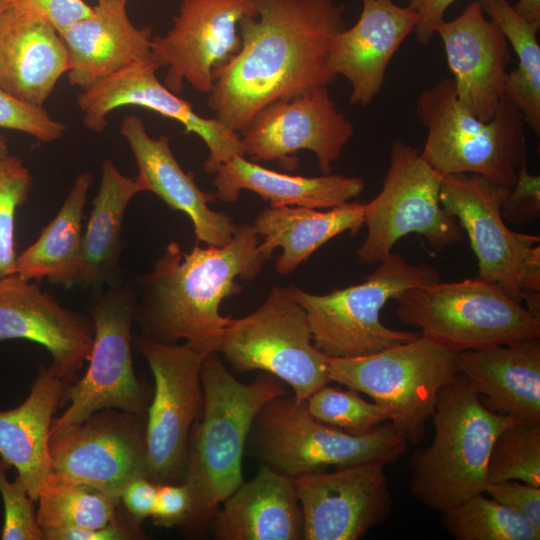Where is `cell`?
I'll return each instance as SVG.
<instances>
[{"label":"cell","mask_w":540,"mask_h":540,"mask_svg":"<svg viewBox=\"0 0 540 540\" xmlns=\"http://www.w3.org/2000/svg\"><path fill=\"white\" fill-rule=\"evenodd\" d=\"M344 11L334 0H253L239 51L213 73L215 117L241 135L268 104L333 83L328 52Z\"/></svg>","instance_id":"6da1fadb"},{"label":"cell","mask_w":540,"mask_h":540,"mask_svg":"<svg viewBox=\"0 0 540 540\" xmlns=\"http://www.w3.org/2000/svg\"><path fill=\"white\" fill-rule=\"evenodd\" d=\"M258 245L259 236L247 223L238 225L223 247L195 244L185 252L170 241L152 271L132 284L134 320L142 334L164 343L182 339L204 354L216 351L232 319L221 315L222 301L242 291L236 279H254L266 261Z\"/></svg>","instance_id":"7a4b0ae2"},{"label":"cell","mask_w":540,"mask_h":540,"mask_svg":"<svg viewBox=\"0 0 540 540\" xmlns=\"http://www.w3.org/2000/svg\"><path fill=\"white\" fill-rule=\"evenodd\" d=\"M200 377L203 410L189 434L183 479L191 507L182 526L191 534L205 532L244 482L242 458L252 423L264 404L286 394L285 383L268 373L250 384L238 381L216 351L205 356Z\"/></svg>","instance_id":"3957f363"},{"label":"cell","mask_w":540,"mask_h":540,"mask_svg":"<svg viewBox=\"0 0 540 540\" xmlns=\"http://www.w3.org/2000/svg\"><path fill=\"white\" fill-rule=\"evenodd\" d=\"M431 417L434 438L412 454L409 492L442 514L485 492L493 444L516 421L487 408L458 373L439 391Z\"/></svg>","instance_id":"277c9868"},{"label":"cell","mask_w":540,"mask_h":540,"mask_svg":"<svg viewBox=\"0 0 540 540\" xmlns=\"http://www.w3.org/2000/svg\"><path fill=\"white\" fill-rule=\"evenodd\" d=\"M416 113L427 129L421 154L440 175L477 174L511 188L526 159L525 121L505 96L493 118L481 121L458 101L453 80L421 91Z\"/></svg>","instance_id":"5b68a950"},{"label":"cell","mask_w":540,"mask_h":540,"mask_svg":"<svg viewBox=\"0 0 540 540\" xmlns=\"http://www.w3.org/2000/svg\"><path fill=\"white\" fill-rule=\"evenodd\" d=\"M440 281L430 264H411L391 253L364 281L326 294L289 289L305 310L315 348L328 358H352L378 353L412 341L420 332L388 328L380 321L385 304L404 291Z\"/></svg>","instance_id":"8992f818"},{"label":"cell","mask_w":540,"mask_h":540,"mask_svg":"<svg viewBox=\"0 0 540 540\" xmlns=\"http://www.w3.org/2000/svg\"><path fill=\"white\" fill-rule=\"evenodd\" d=\"M249 449L262 465L289 478L364 462L385 465L400 459L408 443L391 424L352 435L313 418L294 395L269 400L257 413Z\"/></svg>","instance_id":"52a82bcc"},{"label":"cell","mask_w":540,"mask_h":540,"mask_svg":"<svg viewBox=\"0 0 540 540\" xmlns=\"http://www.w3.org/2000/svg\"><path fill=\"white\" fill-rule=\"evenodd\" d=\"M457 353L420 334L375 354L328 358V375L373 398L387 411L393 429L415 445L424 439L439 391L457 374Z\"/></svg>","instance_id":"ba28073f"},{"label":"cell","mask_w":540,"mask_h":540,"mask_svg":"<svg viewBox=\"0 0 540 540\" xmlns=\"http://www.w3.org/2000/svg\"><path fill=\"white\" fill-rule=\"evenodd\" d=\"M395 300L402 323L457 352L540 338V317L479 276L414 287Z\"/></svg>","instance_id":"9c48e42d"},{"label":"cell","mask_w":540,"mask_h":540,"mask_svg":"<svg viewBox=\"0 0 540 540\" xmlns=\"http://www.w3.org/2000/svg\"><path fill=\"white\" fill-rule=\"evenodd\" d=\"M509 189L477 174L448 175L440 202L468 236L478 276L540 317V237L506 225L501 204Z\"/></svg>","instance_id":"30bf717a"},{"label":"cell","mask_w":540,"mask_h":540,"mask_svg":"<svg viewBox=\"0 0 540 540\" xmlns=\"http://www.w3.org/2000/svg\"><path fill=\"white\" fill-rule=\"evenodd\" d=\"M216 352L236 372L261 370L279 378L299 400L332 382L328 357L315 348L307 314L289 286L272 287L258 309L231 319Z\"/></svg>","instance_id":"8fae6325"},{"label":"cell","mask_w":540,"mask_h":540,"mask_svg":"<svg viewBox=\"0 0 540 540\" xmlns=\"http://www.w3.org/2000/svg\"><path fill=\"white\" fill-rule=\"evenodd\" d=\"M442 180L420 149L394 141L381 191L364 204L367 235L356 252L359 262L379 263L410 233L422 236L436 252L461 242L463 229L440 202Z\"/></svg>","instance_id":"7c38bea8"},{"label":"cell","mask_w":540,"mask_h":540,"mask_svg":"<svg viewBox=\"0 0 540 540\" xmlns=\"http://www.w3.org/2000/svg\"><path fill=\"white\" fill-rule=\"evenodd\" d=\"M135 297L133 285L94 290L89 315L94 340L83 377L64 392L68 408L53 418L50 433L82 422L103 409H119L146 418V392L134 372L131 346Z\"/></svg>","instance_id":"4fadbf2b"},{"label":"cell","mask_w":540,"mask_h":540,"mask_svg":"<svg viewBox=\"0 0 540 540\" xmlns=\"http://www.w3.org/2000/svg\"><path fill=\"white\" fill-rule=\"evenodd\" d=\"M132 344L147 361L154 379L145 443L149 479L157 484L184 479L189 434L203 410L200 377L204 354L187 343H164L143 334Z\"/></svg>","instance_id":"5bb4252c"},{"label":"cell","mask_w":540,"mask_h":540,"mask_svg":"<svg viewBox=\"0 0 540 540\" xmlns=\"http://www.w3.org/2000/svg\"><path fill=\"white\" fill-rule=\"evenodd\" d=\"M145 418L103 409L50 433L52 474L118 497L135 478L148 477Z\"/></svg>","instance_id":"9a60e30c"},{"label":"cell","mask_w":540,"mask_h":540,"mask_svg":"<svg viewBox=\"0 0 540 540\" xmlns=\"http://www.w3.org/2000/svg\"><path fill=\"white\" fill-rule=\"evenodd\" d=\"M354 134L353 124L339 111L327 86L276 100L261 109L242 132L244 156L253 162L279 161L293 169L292 156L314 153L323 174H329Z\"/></svg>","instance_id":"2e32d148"},{"label":"cell","mask_w":540,"mask_h":540,"mask_svg":"<svg viewBox=\"0 0 540 540\" xmlns=\"http://www.w3.org/2000/svg\"><path fill=\"white\" fill-rule=\"evenodd\" d=\"M253 0H181L171 28L153 36L151 58L166 67L164 85L175 94L190 84L209 94L214 71L240 49L239 22Z\"/></svg>","instance_id":"e0dca14e"},{"label":"cell","mask_w":540,"mask_h":540,"mask_svg":"<svg viewBox=\"0 0 540 540\" xmlns=\"http://www.w3.org/2000/svg\"><path fill=\"white\" fill-rule=\"evenodd\" d=\"M382 462H364L292 478L303 540H357L383 523L392 496Z\"/></svg>","instance_id":"ac0fdd59"},{"label":"cell","mask_w":540,"mask_h":540,"mask_svg":"<svg viewBox=\"0 0 540 540\" xmlns=\"http://www.w3.org/2000/svg\"><path fill=\"white\" fill-rule=\"evenodd\" d=\"M151 59L134 63L90 86L77 96L83 125L94 132L105 130L110 112L122 106H140L181 123L186 133L199 136L209 150L203 169L215 174L234 156H244L241 135L216 117L197 114L190 102L169 90L157 78ZM245 157V156H244Z\"/></svg>","instance_id":"d6986e66"},{"label":"cell","mask_w":540,"mask_h":540,"mask_svg":"<svg viewBox=\"0 0 540 540\" xmlns=\"http://www.w3.org/2000/svg\"><path fill=\"white\" fill-rule=\"evenodd\" d=\"M22 339L43 346L56 374L71 384L91 355L90 316L63 307L36 283L11 275L0 279V341Z\"/></svg>","instance_id":"ffe728a7"},{"label":"cell","mask_w":540,"mask_h":540,"mask_svg":"<svg viewBox=\"0 0 540 540\" xmlns=\"http://www.w3.org/2000/svg\"><path fill=\"white\" fill-rule=\"evenodd\" d=\"M441 38L459 103L481 121L491 120L504 97L511 56L498 26L473 1L435 30Z\"/></svg>","instance_id":"44dd1931"},{"label":"cell","mask_w":540,"mask_h":540,"mask_svg":"<svg viewBox=\"0 0 540 540\" xmlns=\"http://www.w3.org/2000/svg\"><path fill=\"white\" fill-rule=\"evenodd\" d=\"M417 13L393 0H362L357 22L331 39L327 67L351 86L350 103L366 106L379 94L389 62L414 32Z\"/></svg>","instance_id":"7402d4cb"},{"label":"cell","mask_w":540,"mask_h":540,"mask_svg":"<svg viewBox=\"0 0 540 540\" xmlns=\"http://www.w3.org/2000/svg\"><path fill=\"white\" fill-rule=\"evenodd\" d=\"M120 132L134 155L138 169L135 177L143 191L158 196L171 210L186 214L193 224L197 244L227 245L237 225L228 214L208 206L215 196L203 192L195 183L194 174L182 169L170 148V138L150 136L136 115L122 120Z\"/></svg>","instance_id":"603a6c76"},{"label":"cell","mask_w":540,"mask_h":540,"mask_svg":"<svg viewBox=\"0 0 540 540\" xmlns=\"http://www.w3.org/2000/svg\"><path fill=\"white\" fill-rule=\"evenodd\" d=\"M456 368L490 410L540 423L539 338L459 351Z\"/></svg>","instance_id":"cb8c5ba5"},{"label":"cell","mask_w":540,"mask_h":540,"mask_svg":"<svg viewBox=\"0 0 540 540\" xmlns=\"http://www.w3.org/2000/svg\"><path fill=\"white\" fill-rule=\"evenodd\" d=\"M68 70L66 46L50 23L13 5L0 14V86L5 91L43 107Z\"/></svg>","instance_id":"d4e9b609"},{"label":"cell","mask_w":540,"mask_h":540,"mask_svg":"<svg viewBox=\"0 0 540 540\" xmlns=\"http://www.w3.org/2000/svg\"><path fill=\"white\" fill-rule=\"evenodd\" d=\"M126 2L100 1L92 14L60 34L68 53V81L85 90L134 64L151 59L152 31L130 20Z\"/></svg>","instance_id":"484cf974"},{"label":"cell","mask_w":540,"mask_h":540,"mask_svg":"<svg viewBox=\"0 0 540 540\" xmlns=\"http://www.w3.org/2000/svg\"><path fill=\"white\" fill-rule=\"evenodd\" d=\"M212 518L219 540L303 539V519L292 478L262 465L243 482Z\"/></svg>","instance_id":"4316f807"},{"label":"cell","mask_w":540,"mask_h":540,"mask_svg":"<svg viewBox=\"0 0 540 540\" xmlns=\"http://www.w3.org/2000/svg\"><path fill=\"white\" fill-rule=\"evenodd\" d=\"M68 385L52 366L41 365L26 399L0 411V457L16 469L35 501L52 474L50 428Z\"/></svg>","instance_id":"83f0119b"},{"label":"cell","mask_w":540,"mask_h":540,"mask_svg":"<svg viewBox=\"0 0 540 540\" xmlns=\"http://www.w3.org/2000/svg\"><path fill=\"white\" fill-rule=\"evenodd\" d=\"M215 198L231 203L243 190L259 195L270 207L334 208L351 202L364 190L360 177L323 174L317 177L289 175L260 166L244 156H234L214 174Z\"/></svg>","instance_id":"f1b7e54d"},{"label":"cell","mask_w":540,"mask_h":540,"mask_svg":"<svg viewBox=\"0 0 540 540\" xmlns=\"http://www.w3.org/2000/svg\"><path fill=\"white\" fill-rule=\"evenodd\" d=\"M364 224V204L348 202L328 211L281 206L264 209L252 224L263 237L258 249L268 260L282 248L275 259V269L287 275L305 262L322 245L344 232L356 233Z\"/></svg>","instance_id":"f546056e"},{"label":"cell","mask_w":540,"mask_h":540,"mask_svg":"<svg viewBox=\"0 0 540 540\" xmlns=\"http://www.w3.org/2000/svg\"><path fill=\"white\" fill-rule=\"evenodd\" d=\"M140 192L143 189L136 177L123 175L110 159L102 162L100 186L82 236L76 286L99 290L123 283L119 261L124 217L129 202Z\"/></svg>","instance_id":"4dcf8cb0"},{"label":"cell","mask_w":540,"mask_h":540,"mask_svg":"<svg viewBox=\"0 0 540 540\" xmlns=\"http://www.w3.org/2000/svg\"><path fill=\"white\" fill-rule=\"evenodd\" d=\"M93 173H79L54 219L16 260L15 274L25 280H48L76 286L82 264V221Z\"/></svg>","instance_id":"1f68e13d"},{"label":"cell","mask_w":540,"mask_h":540,"mask_svg":"<svg viewBox=\"0 0 540 540\" xmlns=\"http://www.w3.org/2000/svg\"><path fill=\"white\" fill-rule=\"evenodd\" d=\"M501 30L518 58L508 72L504 96L521 112L525 124L540 134V22L520 16L508 0H476Z\"/></svg>","instance_id":"d6a6232c"},{"label":"cell","mask_w":540,"mask_h":540,"mask_svg":"<svg viewBox=\"0 0 540 540\" xmlns=\"http://www.w3.org/2000/svg\"><path fill=\"white\" fill-rule=\"evenodd\" d=\"M36 503L37 520L43 531L103 528L120 516L118 497L53 474L43 486Z\"/></svg>","instance_id":"836d02e7"},{"label":"cell","mask_w":540,"mask_h":540,"mask_svg":"<svg viewBox=\"0 0 540 540\" xmlns=\"http://www.w3.org/2000/svg\"><path fill=\"white\" fill-rule=\"evenodd\" d=\"M457 540H539L540 529L493 498L475 495L441 514Z\"/></svg>","instance_id":"e575fe53"},{"label":"cell","mask_w":540,"mask_h":540,"mask_svg":"<svg viewBox=\"0 0 540 540\" xmlns=\"http://www.w3.org/2000/svg\"><path fill=\"white\" fill-rule=\"evenodd\" d=\"M488 483L516 480L540 487V423L515 422L495 440Z\"/></svg>","instance_id":"d590c367"},{"label":"cell","mask_w":540,"mask_h":540,"mask_svg":"<svg viewBox=\"0 0 540 540\" xmlns=\"http://www.w3.org/2000/svg\"><path fill=\"white\" fill-rule=\"evenodd\" d=\"M309 414L316 420L352 435L372 432L389 420L387 411L377 403L360 397L358 391L326 384L306 400Z\"/></svg>","instance_id":"8d00e7d4"},{"label":"cell","mask_w":540,"mask_h":540,"mask_svg":"<svg viewBox=\"0 0 540 540\" xmlns=\"http://www.w3.org/2000/svg\"><path fill=\"white\" fill-rule=\"evenodd\" d=\"M31 188L32 176L19 157L0 161V279L15 274V217Z\"/></svg>","instance_id":"74e56055"},{"label":"cell","mask_w":540,"mask_h":540,"mask_svg":"<svg viewBox=\"0 0 540 540\" xmlns=\"http://www.w3.org/2000/svg\"><path fill=\"white\" fill-rule=\"evenodd\" d=\"M9 469L0 457V495L4 508L1 539L43 540V530L36 515V501L18 475L14 481L7 478Z\"/></svg>","instance_id":"f35d334b"},{"label":"cell","mask_w":540,"mask_h":540,"mask_svg":"<svg viewBox=\"0 0 540 540\" xmlns=\"http://www.w3.org/2000/svg\"><path fill=\"white\" fill-rule=\"evenodd\" d=\"M0 128L28 134L40 142L59 140L66 127L43 107L25 103L0 86Z\"/></svg>","instance_id":"ab89813d"},{"label":"cell","mask_w":540,"mask_h":540,"mask_svg":"<svg viewBox=\"0 0 540 540\" xmlns=\"http://www.w3.org/2000/svg\"><path fill=\"white\" fill-rule=\"evenodd\" d=\"M501 216L513 225L528 224L540 218V176L529 173L526 159L518 169L516 182L502 201Z\"/></svg>","instance_id":"60d3db41"},{"label":"cell","mask_w":540,"mask_h":540,"mask_svg":"<svg viewBox=\"0 0 540 540\" xmlns=\"http://www.w3.org/2000/svg\"><path fill=\"white\" fill-rule=\"evenodd\" d=\"M485 493L502 505L518 512L540 529V487L508 480L488 483Z\"/></svg>","instance_id":"b9f144b4"},{"label":"cell","mask_w":540,"mask_h":540,"mask_svg":"<svg viewBox=\"0 0 540 540\" xmlns=\"http://www.w3.org/2000/svg\"><path fill=\"white\" fill-rule=\"evenodd\" d=\"M12 5L42 17L58 33L89 17L93 12V7L84 0H12Z\"/></svg>","instance_id":"7bdbcfd3"},{"label":"cell","mask_w":540,"mask_h":540,"mask_svg":"<svg viewBox=\"0 0 540 540\" xmlns=\"http://www.w3.org/2000/svg\"><path fill=\"white\" fill-rule=\"evenodd\" d=\"M190 507L191 496L184 482L158 484L151 517L155 525L171 528L183 524Z\"/></svg>","instance_id":"ee69618b"},{"label":"cell","mask_w":540,"mask_h":540,"mask_svg":"<svg viewBox=\"0 0 540 540\" xmlns=\"http://www.w3.org/2000/svg\"><path fill=\"white\" fill-rule=\"evenodd\" d=\"M44 540H127L142 539L144 534L140 523L129 514L119 518L112 524L97 529H53L43 531Z\"/></svg>","instance_id":"f6af8a7d"},{"label":"cell","mask_w":540,"mask_h":540,"mask_svg":"<svg viewBox=\"0 0 540 540\" xmlns=\"http://www.w3.org/2000/svg\"><path fill=\"white\" fill-rule=\"evenodd\" d=\"M158 484L148 477H138L130 481L120 495V502L133 520L141 523L152 515Z\"/></svg>","instance_id":"bcb514c9"},{"label":"cell","mask_w":540,"mask_h":540,"mask_svg":"<svg viewBox=\"0 0 540 540\" xmlns=\"http://www.w3.org/2000/svg\"><path fill=\"white\" fill-rule=\"evenodd\" d=\"M456 0H410L409 7L418 15L414 29L416 40L428 45L435 35L436 27L444 20L448 7Z\"/></svg>","instance_id":"7dc6e473"},{"label":"cell","mask_w":540,"mask_h":540,"mask_svg":"<svg viewBox=\"0 0 540 540\" xmlns=\"http://www.w3.org/2000/svg\"><path fill=\"white\" fill-rule=\"evenodd\" d=\"M513 7L524 19L540 22V0H518Z\"/></svg>","instance_id":"c3c4849f"},{"label":"cell","mask_w":540,"mask_h":540,"mask_svg":"<svg viewBox=\"0 0 540 540\" xmlns=\"http://www.w3.org/2000/svg\"><path fill=\"white\" fill-rule=\"evenodd\" d=\"M9 155V146L7 137L0 133V161Z\"/></svg>","instance_id":"681fc988"},{"label":"cell","mask_w":540,"mask_h":540,"mask_svg":"<svg viewBox=\"0 0 540 540\" xmlns=\"http://www.w3.org/2000/svg\"><path fill=\"white\" fill-rule=\"evenodd\" d=\"M12 6V0H0V14Z\"/></svg>","instance_id":"f907efd6"},{"label":"cell","mask_w":540,"mask_h":540,"mask_svg":"<svg viewBox=\"0 0 540 540\" xmlns=\"http://www.w3.org/2000/svg\"><path fill=\"white\" fill-rule=\"evenodd\" d=\"M100 1H110V0H98V2ZM121 1H127V0H121Z\"/></svg>","instance_id":"816d5d0a"}]
</instances>
